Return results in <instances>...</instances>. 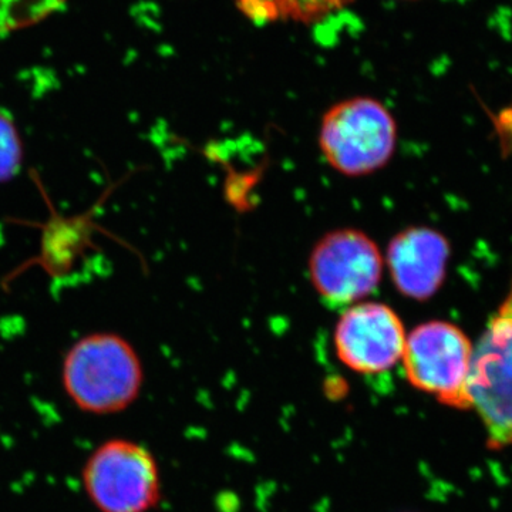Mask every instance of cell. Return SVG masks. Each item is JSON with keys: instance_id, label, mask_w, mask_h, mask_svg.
I'll return each instance as SVG.
<instances>
[{"instance_id": "obj_1", "label": "cell", "mask_w": 512, "mask_h": 512, "mask_svg": "<svg viewBox=\"0 0 512 512\" xmlns=\"http://www.w3.org/2000/svg\"><path fill=\"white\" fill-rule=\"evenodd\" d=\"M63 387L77 409L94 416L124 412L143 389L144 372L133 346L113 333L83 338L63 362Z\"/></svg>"}, {"instance_id": "obj_2", "label": "cell", "mask_w": 512, "mask_h": 512, "mask_svg": "<svg viewBox=\"0 0 512 512\" xmlns=\"http://www.w3.org/2000/svg\"><path fill=\"white\" fill-rule=\"evenodd\" d=\"M397 126L380 101L356 97L325 114L319 146L333 170L349 177L376 173L392 160Z\"/></svg>"}, {"instance_id": "obj_3", "label": "cell", "mask_w": 512, "mask_h": 512, "mask_svg": "<svg viewBox=\"0 0 512 512\" xmlns=\"http://www.w3.org/2000/svg\"><path fill=\"white\" fill-rule=\"evenodd\" d=\"M82 481L99 512H150L161 500L156 457L133 440L111 439L94 448L84 463Z\"/></svg>"}, {"instance_id": "obj_4", "label": "cell", "mask_w": 512, "mask_h": 512, "mask_svg": "<svg viewBox=\"0 0 512 512\" xmlns=\"http://www.w3.org/2000/svg\"><path fill=\"white\" fill-rule=\"evenodd\" d=\"M467 390L488 441L512 447V284L473 350Z\"/></svg>"}, {"instance_id": "obj_5", "label": "cell", "mask_w": 512, "mask_h": 512, "mask_svg": "<svg viewBox=\"0 0 512 512\" xmlns=\"http://www.w3.org/2000/svg\"><path fill=\"white\" fill-rule=\"evenodd\" d=\"M473 350L466 333L453 323H423L413 329L404 345L407 380L447 406L471 409L467 386Z\"/></svg>"}, {"instance_id": "obj_6", "label": "cell", "mask_w": 512, "mask_h": 512, "mask_svg": "<svg viewBox=\"0 0 512 512\" xmlns=\"http://www.w3.org/2000/svg\"><path fill=\"white\" fill-rule=\"evenodd\" d=\"M383 255L359 229H336L309 256V278L330 308H349L372 295L383 276Z\"/></svg>"}, {"instance_id": "obj_7", "label": "cell", "mask_w": 512, "mask_h": 512, "mask_svg": "<svg viewBox=\"0 0 512 512\" xmlns=\"http://www.w3.org/2000/svg\"><path fill=\"white\" fill-rule=\"evenodd\" d=\"M406 339L400 316L379 302L349 306L335 328V349L340 362L362 375L389 372L402 362Z\"/></svg>"}, {"instance_id": "obj_8", "label": "cell", "mask_w": 512, "mask_h": 512, "mask_svg": "<svg viewBox=\"0 0 512 512\" xmlns=\"http://www.w3.org/2000/svg\"><path fill=\"white\" fill-rule=\"evenodd\" d=\"M450 245L436 229L413 227L399 232L387 248V268L397 291L416 301L436 295L446 278Z\"/></svg>"}, {"instance_id": "obj_9", "label": "cell", "mask_w": 512, "mask_h": 512, "mask_svg": "<svg viewBox=\"0 0 512 512\" xmlns=\"http://www.w3.org/2000/svg\"><path fill=\"white\" fill-rule=\"evenodd\" d=\"M352 0H238L239 9L258 23L296 20L312 22Z\"/></svg>"}, {"instance_id": "obj_10", "label": "cell", "mask_w": 512, "mask_h": 512, "mask_svg": "<svg viewBox=\"0 0 512 512\" xmlns=\"http://www.w3.org/2000/svg\"><path fill=\"white\" fill-rule=\"evenodd\" d=\"M66 0H0V32L23 28L55 12Z\"/></svg>"}, {"instance_id": "obj_11", "label": "cell", "mask_w": 512, "mask_h": 512, "mask_svg": "<svg viewBox=\"0 0 512 512\" xmlns=\"http://www.w3.org/2000/svg\"><path fill=\"white\" fill-rule=\"evenodd\" d=\"M22 144L18 131L8 117L0 114V181L9 180L18 170Z\"/></svg>"}]
</instances>
